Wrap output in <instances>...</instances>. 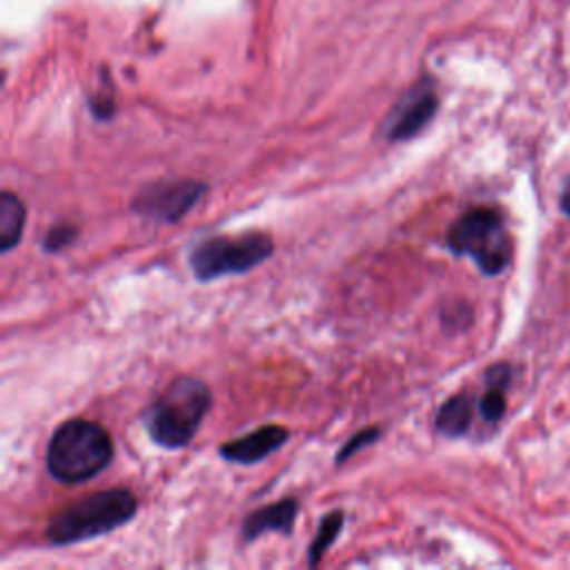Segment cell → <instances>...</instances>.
I'll return each mask as SVG.
<instances>
[{
    "mask_svg": "<svg viewBox=\"0 0 570 570\" xmlns=\"http://www.w3.org/2000/svg\"><path fill=\"white\" fill-rule=\"evenodd\" d=\"M379 439H381V430H379L376 425H367V428L358 430V432H356V434H352V436L341 445V450L336 452V456H334L336 465L345 463L350 456H354L356 452H361V450H365L367 445L376 443Z\"/></svg>",
    "mask_w": 570,
    "mask_h": 570,
    "instance_id": "5bb4252c",
    "label": "cell"
},
{
    "mask_svg": "<svg viewBox=\"0 0 570 570\" xmlns=\"http://www.w3.org/2000/svg\"><path fill=\"white\" fill-rule=\"evenodd\" d=\"M448 247L456 256H470L485 276L501 274L512 258V240L499 212L474 207L461 214L448 229Z\"/></svg>",
    "mask_w": 570,
    "mask_h": 570,
    "instance_id": "277c9868",
    "label": "cell"
},
{
    "mask_svg": "<svg viewBox=\"0 0 570 570\" xmlns=\"http://www.w3.org/2000/svg\"><path fill=\"white\" fill-rule=\"evenodd\" d=\"M343 523H345V512L343 510H332L321 519L318 530H316V534H314V539L307 548V566H316L321 561L325 550L336 541L338 532L343 530Z\"/></svg>",
    "mask_w": 570,
    "mask_h": 570,
    "instance_id": "4fadbf2b",
    "label": "cell"
},
{
    "mask_svg": "<svg viewBox=\"0 0 570 570\" xmlns=\"http://www.w3.org/2000/svg\"><path fill=\"white\" fill-rule=\"evenodd\" d=\"M27 223V207L20 196L4 189L0 194V252L9 254L22 238Z\"/></svg>",
    "mask_w": 570,
    "mask_h": 570,
    "instance_id": "30bf717a",
    "label": "cell"
},
{
    "mask_svg": "<svg viewBox=\"0 0 570 570\" xmlns=\"http://www.w3.org/2000/svg\"><path fill=\"white\" fill-rule=\"evenodd\" d=\"M138 510L136 497L127 488L98 490L78 501L67 503L51 514L45 539L51 546H71L114 532L134 519Z\"/></svg>",
    "mask_w": 570,
    "mask_h": 570,
    "instance_id": "6da1fadb",
    "label": "cell"
},
{
    "mask_svg": "<svg viewBox=\"0 0 570 570\" xmlns=\"http://www.w3.org/2000/svg\"><path fill=\"white\" fill-rule=\"evenodd\" d=\"M78 236V229L69 223H58L53 227H49V232L42 238V249L45 252H62L65 247H69Z\"/></svg>",
    "mask_w": 570,
    "mask_h": 570,
    "instance_id": "9a60e30c",
    "label": "cell"
},
{
    "mask_svg": "<svg viewBox=\"0 0 570 570\" xmlns=\"http://www.w3.org/2000/svg\"><path fill=\"white\" fill-rule=\"evenodd\" d=\"M561 209L570 216V180L566 183V187L561 191Z\"/></svg>",
    "mask_w": 570,
    "mask_h": 570,
    "instance_id": "2e32d148",
    "label": "cell"
},
{
    "mask_svg": "<svg viewBox=\"0 0 570 570\" xmlns=\"http://www.w3.org/2000/svg\"><path fill=\"white\" fill-rule=\"evenodd\" d=\"M274 252V240L265 232H243L238 236H209L189 249V267L203 283L229 274H243L261 265Z\"/></svg>",
    "mask_w": 570,
    "mask_h": 570,
    "instance_id": "5b68a950",
    "label": "cell"
},
{
    "mask_svg": "<svg viewBox=\"0 0 570 570\" xmlns=\"http://www.w3.org/2000/svg\"><path fill=\"white\" fill-rule=\"evenodd\" d=\"M296 517H298V501L294 497H285L276 503L263 505L243 519V525H240L243 541H256L267 532L289 534L296 523Z\"/></svg>",
    "mask_w": 570,
    "mask_h": 570,
    "instance_id": "9c48e42d",
    "label": "cell"
},
{
    "mask_svg": "<svg viewBox=\"0 0 570 570\" xmlns=\"http://www.w3.org/2000/svg\"><path fill=\"white\" fill-rule=\"evenodd\" d=\"M207 191V185L191 178L154 180L138 189L131 200V209L156 223L180 220Z\"/></svg>",
    "mask_w": 570,
    "mask_h": 570,
    "instance_id": "8992f818",
    "label": "cell"
},
{
    "mask_svg": "<svg viewBox=\"0 0 570 570\" xmlns=\"http://www.w3.org/2000/svg\"><path fill=\"white\" fill-rule=\"evenodd\" d=\"M212 407L209 387L189 374L176 376L147 407L142 421L149 439L165 448H185L198 432L205 414Z\"/></svg>",
    "mask_w": 570,
    "mask_h": 570,
    "instance_id": "7a4b0ae2",
    "label": "cell"
},
{
    "mask_svg": "<svg viewBox=\"0 0 570 570\" xmlns=\"http://www.w3.org/2000/svg\"><path fill=\"white\" fill-rule=\"evenodd\" d=\"M472 412H474V401L470 394L459 392L450 396L436 412V430L450 439L463 436L472 423Z\"/></svg>",
    "mask_w": 570,
    "mask_h": 570,
    "instance_id": "8fae6325",
    "label": "cell"
},
{
    "mask_svg": "<svg viewBox=\"0 0 570 570\" xmlns=\"http://www.w3.org/2000/svg\"><path fill=\"white\" fill-rule=\"evenodd\" d=\"M289 439V430L283 425H261L254 432L225 441L218 448V454L229 461V463H240V465H249L256 463L265 456H269L272 452H276L285 441Z\"/></svg>",
    "mask_w": 570,
    "mask_h": 570,
    "instance_id": "ba28073f",
    "label": "cell"
},
{
    "mask_svg": "<svg viewBox=\"0 0 570 570\" xmlns=\"http://www.w3.org/2000/svg\"><path fill=\"white\" fill-rule=\"evenodd\" d=\"M488 392L479 401V412L488 423H497L505 412V394L503 387L508 383V367L494 365L488 370Z\"/></svg>",
    "mask_w": 570,
    "mask_h": 570,
    "instance_id": "7c38bea8",
    "label": "cell"
},
{
    "mask_svg": "<svg viewBox=\"0 0 570 570\" xmlns=\"http://www.w3.org/2000/svg\"><path fill=\"white\" fill-rule=\"evenodd\" d=\"M114 459L107 428L89 419H69L56 428L47 445V470L60 483H82L100 474Z\"/></svg>",
    "mask_w": 570,
    "mask_h": 570,
    "instance_id": "3957f363",
    "label": "cell"
},
{
    "mask_svg": "<svg viewBox=\"0 0 570 570\" xmlns=\"http://www.w3.org/2000/svg\"><path fill=\"white\" fill-rule=\"evenodd\" d=\"M439 109V94L430 78H423L392 107L383 122V134L390 142H403L419 136Z\"/></svg>",
    "mask_w": 570,
    "mask_h": 570,
    "instance_id": "52a82bcc",
    "label": "cell"
}]
</instances>
